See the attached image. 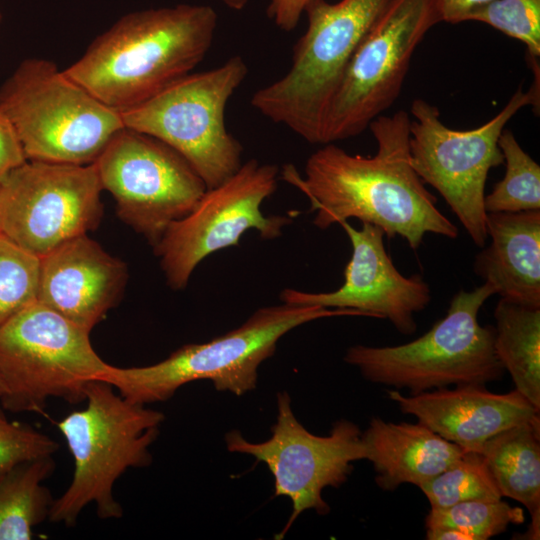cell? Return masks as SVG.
I'll return each instance as SVG.
<instances>
[{"label":"cell","mask_w":540,"mask_h":540,"mask_svg":"<svg viewBox=\"0 0 540 540\" xmlns=\"http://www.w3.org/2000/svg\"><path fill=\"white\" fill-rule=\"evenodd\" d=\"M410 122L403 110L374 119L368 127L377 143L373 156L352 155L328 143L309 156L304 177L284 166L283 178L316 211V227L324 230L356 218L377 226L389 239L402 237L413 250L426 234L458 237L456 225L437 208L435 196L411 166Z\"/></svg>","instance_id":"obj_1"},{"label":"cell","mask_w":540,"mask_h":540,"mask_svg":"<svg viewBox=\"0 0 540 540\" xmlns=\"http://www.w3.org/2000/svg\"><path fill=\"white\" fill-rule=\"evenodd\" d=\"M217 23L216 11L204 4L130 12L63 71L121 112L191 73L207 55Z\"/></svg>","instance_id":"obj_2"},{"label":"cell","mask_w":540,"mask_h":540,"mask_svg":"<svg viewBox=\"0 0 540 540\" xmlns=\"http://www.w3.org/2000/svg\"><path fill=\"white\" fill-rule=\"evenodd\" d=\"M86 407L57 426L74 461L71 483L52 503L49 520L73 526L82 510L93 503L100 519H118L121 505L114 484L129 468L150 465V446L159 434L162 412L131 402L101 380L90 381Z\"/></svg>","instance_id":"obj_3"},{"label":"cell","mask_w":540,"mask_h":540,"mask_svg":"<svg viewBox=\"0 0 540 540\" xmlns=\"http://www.w3.org/2000/svg\"><path fill=\"white\" fill-rule=\"evenodd\" d=\"M336 316H364L357 310L282 303L256 310L242 325L205 343L186 344L149 366L109 365L98 379L125 399L149 404L167 401L183 385L209 380L218 391L237 396L255 389L259 366L278 341L305 323Z\"/></svg>","instance_id":"obj_4"},{"label":"cell","mask_w":540,"mask_h":540,"mask_svg":"<svg viewBox=\"0 0 540 540\" xmlns=\"http://www.w3.org/2000/svg\"><path fill=\"white\" fill-rule=\"evenodd\" d=\"M392 0H313L307 29L281 78L257 90L251 105L311 144L321 143L328 105L357 47Z\"/></svg>","instance_id":"obj_5"},{"label":"cell","mask_w":540,"mask_h":540,"mask_svg":"<svg viewBox=\"0 0 540 540\" xmlns=\"http://www.w3.org/2000/svg\"><path fill=\"white\" fill-rule=\"evenodd\" d=\"M495 294L487 283L460 290L445 316L422 336L395 346L353 345L344 361L366 380L410 394L499 380L504 369L494 349V327L478 321L480 309Z\"/></svg>","instance_id":"obj_6"},{"label":"cell","mask_w":540,"mask_h":540,"mask_svg":"<svg viewBox=\"0 0 540 540\" xmlns=\"http://www.w3.org/2000/svg\"><path fill=\"white\" fill-rule=\"evenodd\" d=\"M0 111L27 160L93 163L124 127L119 111L43 58L25 59L3 83Z\"/></svg>","instance_id":"obj_7"},{"label":"cell","mask_w":540,"mask_h":540,"mask_svg":"<svg viewBox=\"0 0 540 540\" xmlns=\"http://www.w3.org/2000/svg\"><path fill=\"white\" fill-rule=\"evenodd\" d=\"M248 74L240 55L189 73L148 100L120 112L125 127L153 136L181 154L210 189L234 174L243 148L227 130L226 105Z\"/></svg>","instance_id":"obj_8"},{"label":"cell","mask_w":540,"mask_h":540,"mask_svg":"<svg viewBox=\"0 0 540 540\" xmlns=\"http://www.w3.org/2000/svg\"><path fill=\"white\" fill-rule=\"evenodd\" d=\"M90 332L35 301L0 327V405L41 412L51 397L85 401L86 387L108 369Z\"/></svg>","instance_id":"obj_9"},{"label":"cell","mask_w":540,"mask_h":540,"mask_svg":"<svg viewBox=\"0 0 540 540\" xmlns=\"http://www.w3.org/2000/svg\"><path fill=\"white\" fill-rule=\"evenodd\" d=\"M539 109V81L522 85L489 121L470 130H454L440 119L438 108L423 99L411 105L410 163L424 184L436 189L471 240H487L485 185L490 170L504 162L498 145L507 122L525 106Z\"/></svg>","instance_id":"obj_10"},{"label":"cell","mask_w":540,"mask_h":540,"mask_svg":"<svg viewBox=\"0 0 540 540\" xmlns=\"http://www.w3.org/2000/svg\"><path fill=\"white\" fill-rule=\"evenodd\" d=\"M439 22V0L390 2L343 73L323 119L321 145L361 134L394 104L415 49Z\"/></svg>","instance_id":"obj_11"},{"label":"cell","mask_w":540,"mask_h":540,"mask_svg":"<svg viewBox=\"0 0 540 540\" xmlns=\"http://www.w3.org/2000/svg\"><path fill=\"white\" fill-rule=\"evenodd\" d=\"M278 176L276 165L250 159L221 184L206 189L188 214L166 228L153 247L172 289H184L203 259L239 245L248 230H256L266 240L281 236L293 219L266 216L261 210L276 191Z\"/></svg>","instance_id":"obj_12"},{"label":"cell","mask_w":540,"mask_h":540,"mask_svg":"<svg viewBox=\"0 0 540 540\" xmlns=\"http://www.w3.org/2000/svg\"><path fill=\"white\" fill-rule=\"evenodd\" d=\"M102 190L94 162L26 160L0 179V233L41 258L97 227Z\"/></svg>","instance_id":"obj_13"},{"label":"cell","mask_w":540,"mask_h":540,"mask_svg":"<svg viewBox=\"0 0 540 540\" xmlns=\"http://www.w3.org/2000/svg\"><path fill=\"white\" fill-rule=\"evenodd\" d=\"M271 432L267 440L253 443L233 430L225 435V443L228 451L251 455L256 462L265 463L274 477V496L291 500L292 513L276 537L282 539L304 511L329 513L322 491L346 482L352 463L366 459V451L362 432L351 421L335 422L326 436L309 432L295 417L285 391L277 394V418Z\"/></svg>","instance_id":"obj_14"},{"label":"cell","mask_w":540,"mask_h":540,"mask_svg":"<svg viewBox=\"0 0 540 540\" xmlns=\"http://www.w3.org/2000/svg\"><path fill=\"white\" fill-rule=\"evenodd\" d=\"M119 217L154 246L206 191L190 163L148 134L123 127L94 162Z\"/></svg>","instance_id":"obj_15"},{"label":"cell","mask_w":540,"mask_h":540,"mask_svg":"<svg viewBox=\"0 0 540 540\" xmlns=\"http://www.w3.org/2000/svg\"><path fill=\"white\" fill-rule=\"evenodd\" d=\"M339 225L352 246L343 284L324 293L285 288L280 300L290 305L357 310L366 317L387 319L401 334H413L417 329L415 314L431 301L429 284L420 275L406 277L398 271L385 249V235L377 226L362 223L356 229L348 221Z\"/></svg>","instance_id":"obj_16"},{"label":"cell","mask_w":540,"mask_h":540,"mask_svg":"<svg viewBox=\"0 0 540 540\" xmlns=\"http://www.w3.org/2000/svg\"><path fill=\"white\" fill-rule=\"evenodd\" d=\"M126 279L125 264L84 234L40 258L37 301L91 332L116 305Z\"/></svg>","instance_id":"obj_17"},{"label":"cell","mask_w":540,"mask_h":540,"mask_svg":"<svg viewBox=\"0 0 540 540\" xmlns=\"http://www.w3.org/2000/svg\"><path fill=\"white\" fill-rule=\"evenodd\" d=\"M404 414L413 415L442 438L465 451L480 452L487 440L519 424L540 421L539 409L516 389L493 393L485 385H459L418 394L387 390Z\"/></svg>","instance_id":"obj_18"},{"label":"cell","mask_w":540,"mask_h":540,"mask_svg":"<svg viewBox=\"0 0 540 540\" xmlns=\"http://www.w3.org/2000/svg\"><path fill=\"white\" fill-rule=\"evenodd\" d=\"M491 239L473 270L500 298L540 308V210L486 214Z\"/></svg>","instance_id":"obj_19"},{"label":"cell","mask_w":540,"mask_h":540,"mask_svg":"<svg viewBox=\"0 0 540 540\" xmlns=\"http://www.w3.org/2000/svg\"><path fill=\"white\" fill-rule=\"evenodd\" d=\"M362 441L376 472L377 485L393 491L408 483L418 487L440 474L465 452L426 425L387 422L373 417Z\"/></svg>","instance_id":"obj_20"},{"label":"cell","mask_w":540,"mask_h":540,"mask_svg":"<svg viewBox=\"0 0 540 540\" xmlns=\"http://www.w3.org/2000/svg\"><path fill=\"white\" fill-rule=\"evenodd\" d=\"M502 497L521 503L531 517L524 536L540 535V421L510 427L489 440L480 452Z\"/></svg>","instance_id":"obj_21"},{"label":"cell","mask_w":540,"mask_h":540,"mask_svg":"<svg viewBox=\"0 0 540 540\" xmlns=\"http://www.w3.org/2000/svg\"><path fill=\"white\" fill-rule=\"evenodd\" d=\"M494 349L515 389L540 410V308L500 298L494 309Z\"/></svg>","instance_id":"obj_22"},{"label":"cell","mask_w":540,"mask_h":540,"mask_svg":"<svg viewBox=\"0 0 540 540\" xmlns=\"http://www.w3.org/2000/svg\"><path fill=\"white\" fill-rule=\"evenodd\" d=\"M55 468L52 456L22 462L0 476V540H30L49 517L52 496L43 485Z\"/></svg>","instance_id":"obj_23"},{"label":"cell","mask_w":540,"mask_h":540,"mask_svg":"<svg viewBox=\"0 0 540 540\" xmlns=\"http://www.w3.org/2000/svg\"><path fill=\"white\" fill-rule=\"evenodd\" d=\"M498 145L505 161L504 177L485 195L486 213L540 210V166L504 129Z\"/></svg>","instance_id":"obj_24"},{"label":"cell","mask_w":540,"mask_h":540,"mask_svg":"<svg viewBox=\"0 0 540 540\" xmlns=\"http://www.w3.org/2000/svg\"><path fill=\"white\" fill-rule=\"evenodd\" d=\"M419 488L430 507H447L471 500L502 499L483 456L475 451H465L458 460Z\"/></svg>","instance_id":"obj_25"},{"label":"cell","mask_w":540,"mask_h":540,"mask_svg":"<svg viewBox=\"0 0 540 540\" xmlns=\"http://www.w3.org/2000/svg\"><path fill=\"white\" fill-rule=\"evenodd\" d=\"M525 520L523 510L502 499L471 500L447 507H431L425 528L453 529L464 533L468 540H487L506 531L510 524Z\"/></svg>","instance_id":"obj_26"},{"label":"cell","mask_w":540,"mask_h":540,"mask_svg":"<svg viewBox=\"0 0 540 540\" xmlns=\"http://www.w3.org/2000/svg\"><path fill=\"white\" fill-rule=\"evenodd\" d=\"M40 258L0 233V327L37 301Z\"/></svg>","instance_id":"obj_27"},{"label":"cell","mask_w":540,"mask_h":540,"mask_svg":"<svg viewBox=\"0 0 540 540\" xmlns=\"http://www.w3.org/2000/svg\"><path fill=\"white\" fill-rule=\"evenodd\" d=\"M469 21L485 23L526 46L529 65L539 63L540 0H493Z\"/></svg>","instance_id":"obj_28"},{"label":"cell","mask_w":540,"mask_h":540,"mask_svg":"<svg viewBox=\"0 0 540 540\" xmlns=\"http://www.w3.org/2000/svg\"><path fill=\"white\" fill-rule=\"evenodd\" d=\"M58 448L49 436L10 422L0 409V476L22 462L52 456Z\"/></svg>","instance_id":"obj_29"},{"label":"cell","mask_w":540,"mask_h":540,"mask_svg":"<svg viewBox=\"0 0 540 540\" xmlns=\"http://www.w3.org/2000/svg\"><path fill=\"white\" fill-rule=\"evenodd\" d=\"M26 160L13 125L0 111V179Z\"/></svg>","instance_id":"obj_30"},{"label":"cell","mask_w":540,"mask_h":540,"mask_svg":"<svg viewBox=\"0 0 540 540\" xmlns=\"http://www.w3.org/2000/svg\"><path fill=\"white\" fill-rule=\"evenodd\" d=\"M313 0H270L267 16L283 31L296 28L306 7Z\"/></svg>","instance_id":"obj_31"},{"label":"cell","mask_w":540,"mask_h":540,"mask_svg":"<svg viewBox=\"0 0 540 540\" xmlns=\"http://www.w3.org/2000/svg\"><path fill=\"white\" fill-rule=\"evenodd\" d=\"M493 0H439L441 21L456 24L469 21L478 9Z\"/></svg>","instance_id":"obj_32"},{"label":"cell","mask_w":540,"mask_h":540,"mask_svg":"<svg viewBox=\"0 0 540 540\" xmlns=\"http://www.w3.org/2000/svg\"><path fill=\"white\" fill-rule=\"evenodd\" d=\"M221 1L226 7L234 11L243 10L249 2V0H221Z\"/></svg>","instance_id":"obj_33"},{"label":"cell","mask_w":540,"mask_h":540,"mask_svg":"<svg viewBox=\"0 0 540 540\" xmlns=\"http://www.w3.org/2000/svg\"><path fill=\"white\" fill-rule=\"evenodd\" d=\"M3 393H4V388H3L2 384H1V381H0V398L2 397Z\"/></svg>","instance_id":"obj_34"},{"label":"cell","mask_w":540,"mask_h":540,"mask_svg":"<svg viewBox=\"0 0 540 540\" xmlns=\"http://www.w3.org/2000/svg\"><path fill=\"white\" fill-rule=\"evenodd\" d=\"M0 22H1V13H0Z\"/></svg>","instance_id":"obj_35"}]
</instances>
